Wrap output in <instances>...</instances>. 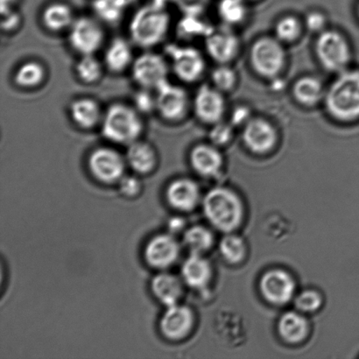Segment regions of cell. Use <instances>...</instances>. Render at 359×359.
<instances>
[{"mask_svg":"<svg viewBox=\"0 0 359 359\" xmlns=\"http://www.w3.org/2000/svg\"><path fill=\"white\" fill-rule=\"evenodd\" d=\"M323 108L332 121L351 124L359 121V69L337 74L327 86Z\"/></svg>","mask_w":359,"mask_h":359,"instance_id":"6da1fadb","label":"cell"},{"mask_svg":"<svg viewBox=\"0 0 359 359\" xmlns=\"http://www.w3.org/2000/svg\"><path fill=\"white\" fill-rule=\"evenodd\" d=\"M144 123L135 107L121 103L110 105L101 122L102 135L111 142L128 145L140 140Z\"/></svg>","mask_w":359,"mask_h":359,"instance_id":"7a4b0ae2","label":"cell"},{"mask_svg":"<svg viewBox=\"0 0 359 359\" xmlns=\"http://www.w3.org/2000/svg\"><path fill=\"white\" fill-rule=\"evenodd\" d=\"M314 53L320 66L334 75L351 68L353 58V48L347 35L332 27L316 35Z\"/></svg>","mask_w":359,"mask_h":359,"instance_id":"3957f363","label":"cell"},{"mask_svg":"<svg viewBox=\"0 0 359 359\" xmlns=\"http://www.w3.org/2000/svg\"><path fill=\"white\" fill-rule=\"evenodd\" d=\"M248 60L257 76L269 81L279 79L287 65L286 45L273 34L262 35L250 47Z\"/></svg>","mask_w":359,"mask_h":359,"instance_id":"277c9868","label":"cell"},{"mask_svg":"<svg viewBox=\"0 0 359 359\" xmlns=\"http://www.w3.org/2000/svg\"><path fill=\"white\" fill-rule=\"evenodd\" d=\"M204 213L218 230L230 232L241 224L243 206L241 199L227 189L210 190L203 201Z\"/></svg>","mask_w":359,"mask_h":359,"instance_id":"5b68a950","label":"cell"},{"mask_svg":"<svg viewBox=\"0 0 359 359\" xmlns=\"http://www.w3.org/2000/svg\"><path fill=\"white\" fill-rule=\"evenodd\" d=\"M170 26V16L166 11L146 7L135 14L130 24V35L140 47H154L166 37Z\"/></svg>","mask_w":359,"mask_h":359,"instance_id":"8992f818","label":"cell"},{"mask_svg":"<svg viewBox=\"0 0 359 359\" xmlns=\"http://www.w3.org/2000/svg\"><path fill=\"white\" fill-rule=\"evenodd\" d=\"M167 55L179 80L186 83L198 82L207 69L205 56L192 46L168 45Z\"/></svg>","mask_w":359,"mask_h":359,"instance_id":"52a82bcc","label":"cell"},{"mask_svg":"<svg viewBox=\"0 0 359 359\" xmlns=\"http://www.w3.org/2000/svg\"><path fill=\"white\" fill-rule=\"evenodd\" d=\"M241 140L246 149L256 156L273 152L280 142V133L269 119L253 116L241 129Z\"/></svg>","mask_w":359,"mask_h":359,"instance_id":"ba28073f","label":"cell"},{"mask_svg":"<svg viewBox=\"0 0 359 359\" xmlns=\"http://www.w3.org/2000/svg\"><path fill=\"white\" fill-rule=\"evenodd\" d=\"M204 47L216 65H231L241 54L242 43L235 28L222 24L205 35Z\"/></svg>","mask_w":359,"mask_h":359,"instance_id":"9c48e42d","label":"cell"},{"mask_svg":"<svg viewBox=\"0 0 359 359\" xmlns=\"http://www.w3.org/2000/svg\"><path fill=\"white\" fill-rule=\"evenodd\" d=\"M156 90V111L161 117L170 122L182 121L192 108L188 91L170 81Z\"/></svg>","mask_w":359,"mask_h":359,"instance_id":"30bf717a","label":"cell"},{"mask_svg":"<svg viewBox=\"0 0 359 359\" xmlns=\"http://www.w3.org/2000/svg\"><path fill=\"white\" fill-rule=\"evenodd\" d=\"M192 110L203 124L212 126L225 119L227 101L225 94L212 84H203L197 89L192 100Z\"/></svg>","mask_w":359,"mask_h":359,"instance_id":"8fae6325","label":"cell"},{"mask_svg":"<svg viewBox=\"0 0 359 359\" xmlns=\"http://www.w3.org/2000/svg\"><path fill=\"white\" fill-rule=\"evenodd\" d=\"M126 157L111 147H97L88 158V168L93 177L107 184L121 181L124 177Z\"/></svg>","mask_w":359,"mask_h":359,"instance_id":"7c38bea8","label":"cell"},{"mask_svg":"<svg viewBox=\"0 0 359 359\" xmlns=\"http://www.w3.org/2000/svg\"><path fill=\"white\" fill-rule=\"evenodd\" d=\"M170 68L166 59L156 53L147 52L135 59L133 79L142 89L156 90L166 83Z\"/></svg>","mask_w":359,"mask_h":359,"instance_id":"4fadbf2b","label":"cell"},{"mask_svg":"<svg viewBox=\"0 0 359 359\" xmlns=\"http://www.w3.org/2000/svg\"><path fill=\"white\" fill-rule=\"evenodd\" d=\"M69 44L81 55H94L102 47L104 32L97 20L81 17L69 28Z\"/></svg>","mask_w":359,"mask_h":359,"instance_id":"5bb4252c","label":"cell"},{"mask_svg":"<svg viewBox=\"0 0 359 359\" xmlns=\"http://www.w3.org/2000/svg\"><path fill=\"white\" fill-rule=\"evenodd\" d=\"M295 283L290 274L283 270H272L264 274L260 280V290L264 297L273 304H285L294 293Z\"/></svg>","mask_w":359,"mask_h":359,"instance_id":"9a60e30c","label":"cell"},{"mask_svg":"<svg viewBox=\"0 0 359 359\" xmlns=\"http://www.w3.org/2000/svg\"><path fill=\"white\" fill-rule=\"evenodd\" d=\"M180 255L178 242L171 235H158L147 243L145 259L154 269H164L173 265Z\"/></svg>","mask_w":359,"mask_h":359,"instance_id":"2e32d148","label":"cell"},{"mask_svg":"<svg viewBox=\"0 0 359 359\" xmlns=\"http://www.w3.org/2000/svg\"><path fill=\"white\" fill-rule=\"evenodd\" d=\"M194 316L186 306L175 304L168 307L161 319L160 328L164 337L170 340L184 339L191 330Z\"/></svg>","mask_w":359,"mask_h":359,"instance_id":"e0dca14e","label":"cell"},{"mask_svg":"<svg viewBox=\"0 0 359 359\" xmlns=\"http://www.w3.org/2000/svg\"><path fill=\"white\" fill-rule=\"evenodd\" d=\"M189 163L194 170L203 177H215L224 165V156L220 147L209 143L194 146L189 153Z\"/></svg>","mask_w":359,"mask_h":359,"instance_id":"ac0fdd59","label":"cell"},{"mask_svg":"<svg viewBox=\"0 0 359 359\" xmlns=\"http://www.w3.org/2000/svg\"><path fill=\"white\" fill-rule=\"evenodd\" d=\"M327 86L318 76L304 75L298 77L292 84L291 95L299 105L315 108L323 104Z\"/></svg>","mask_w":359,"mask_h":359,"instance_id":"d6986e66","label":"cell"},{"mask_svg":"<svg viewBox=\"0 0 359 359\" xmlns=\"http://www.w3.org/2000/svg\"><path fill=\"white\" fill-rule=\"evenodd\" d=\"M166 196L168 203L175 209L189 211L198 203V186L192 180L177 179L168 187Z\"/></svg>","mask_w":359,"mask_h":359,"instance_id":"ffe728a7","label":"cell"},{"mask_svg":"<svg viewBox=\"0 0 359 359\" xmlns=\"http://www.w3.org/2000/svg\"><path fill=\"white\" fill-rule=\"evenodd\" d=\"M126 160L136 173L147 175L156 170L158 154L150 143L138 140L128 146Z\"/></svg>","mask_w":359,"mask_h":359,"instance_id":"44dd1931","label":"cell"},{"mask_svg":"<svg viewBox=\"0 0 359 359\" xmlns=\"http://www.w3.org/2000/svg\"><path fill=\"white\" fill-rule=\"evenodd\" d=\"M69 115L81 129L90 130L101 124L103 111L100 104L90 97H81L70 104Z\"/></svg>","mask_w":359,"mask_h":359,"instance_id":"7402d4cb","label":"cell"},{"mask_svg":"<svg viewBox=\"0 0 359 359\" xmlns=\"http://www.w3.org/2000/svg\"><path fill=\"white\" fill-rule=\"evenodd\" d=\"M151 290L154 297L161 304L167 306V308L177 304L182 294L181 280L168 273H161L154 277L151 283Z\"/></svg>","mask_w":359,"mask_h":359,"instance_id":"603a6c76","label":"cell"},{"mask_svg":"<svg viewBox=\"0 0 359 359\" xmlns=\"http://www.w3.org/2000/svg\"><path fill=\"white\" fill-rule=\"evenodd\" d=\"M183 280L189 286L202 288L209 283L211 277V267L208 260L201 255L191 253L183 263L182 267Z\"/></svg>","mask_w":359,"mask_h":359,"instance_id":"cb8c5ba5","label":"cell"},{"mask_svg":"<svg viewBox=\"0 0 359 359\" xmlns=\"http://www.w3.org/2000/svg\"><path fill=\"white\" fill-rule=\"evenodd\" d=\"M135 61L132 48L128 41L116 38L108 46L104 54V65L112 73H121L133 65Z\"/></svg>","mask_w":359,"mask_h":359,"instance_id":"d4e9b609","label":"cell"},{"mask_svg":"<svg viewBox=\"0 0 359 359\" xmlns=\"http://www.w3.org/2000/svg\"><path fill=\"white\" fill-rule=\"evenodd\" d=\"M302 18L293 13L283 14L273 24V35L284 45L297 43L305 32Z\"/></svg>","mask_w":359,"mask_h":359,"instance_id":"484cf974","label":"cell"},{"mask_svg":"<svg viewBox=\"0 0 359 359\" xmlns=\"http://www.w3.org/2000/svg\"><path fill=\"white\" fill-rule=\"evenodd\" d=\"M248 0H219L217 12L221 23L237 28L245 24L250 15Z\"/></svg>","mask_w":359,"mask_h":359,"instance_id":"4316f807","label":"cell"},{"mask_svg":"<svg viewBox=\"0 0 359 359\" xmlns=\"http://www.w3.org/2000/svg\"><path fill=\"white\" fill-rule=\"evenodd\" d=\"M41 20L48 30L62 32L72 26L75 18L72 9L68 5L54 3L46 7Z\"/></svg>","mask_w":359,"mask_h":359,"instance_id":"83f0119b","label":"cell"},{"mask_svg":"<svg viewBox=\"0 0 359 359\" xmlns=\"http://www.w3.org/2000/svg\"><path fill=\"white\" fill-rule=\"evenodd\" d=\"M279 332L287 342L292 344L301 342L308 335L307 320L297 313H286L280 320Z\"/></svg>","mask_w":359,"mask_h":359,"instance_id":"f1b7e54d","label":"cell"},{"mask_svg":"<svg viewBox=\"0 0 359 359\" xmlns=\"http://www.w3.org/2000/svg\"><path fill=\"white\" fill-rule=\"evenodd\" d=\"M46 79L45 67L41 62L29 61L21 65L14 74L13 80L23 89L40 86Z\"/></svg>","mask_w":359,"mask_h":359,"instance_id":"f546056e","label":"cell"},{"mask_svg":"<svg viewBox=\"0 0 359 359\" xmlns=\"http://www.w3.org/2000/svg\"><path fill=\"white\" fill-rule=\"evenodd\" d=\"M238 83V72L231 65H217L211 70L210 84L222 93H231L237 87Z\"/></svg>","mask_w":359,"mask_h":359,"instance_id":"4dcf8cb0","label":"cell"},{"mask_svg":"<svg viewBox=\"0 0 359 359\" xmlns=\"http://www.w3.org/2000/svg\"><path fill=\"white\" fill-rule=\"evenodd\" d=\"M76 75L83 83H97L104 74V67L94 55H82L76 65Z\"/></svg>","mask_w":359,"mask_h":359,"instance_id":"1f68e13d","label":"cell"},{"mask_svg":"<svg viewBox=\"0 0 359 359\" xmlns=\"http://www.w3.org/2000/svg\"><path fill=\"white\" fill-rule=\"evenodd\" d=\"M184 244L191 253L202 255L212 245L213 236L206 228L194 226L185 232Z\"/></svg>","mask_w":359,"mask_h":359,"instance_id":"d6a6232c","label":"cell"},{"mask_svg":"<svg viewBox=\"0 0 359 359\" xmlns=\"http://www.w3.org/2000/svg\"><path fill=\"white\" fill-rule=\"evenodd\" d=\"M220 251L222 255L229 262H241L244 259L245 255V243L238 236H225L220 243Z\"/></svg>","mask_w":359,"mask_h":359,"instance_id":"836d02e7","label":"cell"},{"mask_svg":"<svg viewBox=\"0 0 359 359\" xmlns=\"http://www.w3.org/2000/svg\"><path fill=\"white\" fill-rule=\"evenodd\" d=\"M236 129L226 119L210 126L209 132V142L218 147H226L233 142Z\"/></svg>","mask_w":359,"mask_h":359,"instance_id":"e575fe53","label":"cell"},{"mask_svg":"<svg viewBox=\"0 0 359 359\" xmlns=\"http://www.w3.org/2000/svg\"><path fill=\"white\" fill-rule=\"evenodd\" d=\"M306 31H309L315 35L329 28L330 19L328 14L320 9H312L308 11L302 17Z\"/></svg>","mask_w":359,"mask_h":359,"instance_id":"d590c367","label":"cell"},{"mask_svg":"<svg viewBox=\"0 0 359 359\" xmlns=\"http://www.w3.org/2000/svg\"><path fill=\"white\" fill-rule=\"evenodd\" d=\"M322 297L318 292L307 290L302 292L295 299V306L302 312H314L321 307Z\"/></svg>","mask_w":359,"mask_h":359,"instance_id":"8d00e7d4","label":"cell"},{"mask_svg":"<svg viewBox=\"0 0 359 359\" xmlns=\"http://www.w3.org/2000/svg\"><path fill=\"white\" fill-rule=\"evenodd\" d=\"M253 117L252 109L245 104L236 105L229 114L228 121L234 126L236 129L244 128Z\"/></svg>","mask_w":359,"mask_h":359,"instance_id":"74e56055","label":"cell"},{"mask_svg":"<svg viewBox=\"0 0 359 359\" xmlns=\"http://www.w3.org/2000/svg\"><path fill=\"white\" fill-rule=\"evenodd\" d=\"M149 90L143 89L135 96V108L140 114H150L156 110V95L151 94Z\"/></svg>","mask_w":359,"mask_h":359,"instance_id":"f35d334b","label":"cell"},{"mask_svg":"<svg viewBox=\"0 0 359 359\" xmlns=\"http://www.w3.org/2000/svg\"><path fill=\"white\" fill-rule=\"evenodd\" d=\"M118 182L119 188L126 196H136L142 189V182L135 177H123Z\"/></svg>","mask_w":359,"mask_h":359,"instance_id":"ab89813d","label":"cell"},{"mask_svg":"<svg viewBox=\"0 0 359 359\" xmlns=\"http://www.w3.org/2000/svg\"><path fill=\"white\" fill-rule=\"evenodd\" d=\"M20 18L19 14L10 11L2 14V28L5 31H12L19 26Z\"/></svg>","mask_w":359,"mask_h":359,"instance_id":"60d3db41","label":"cell"},{"mask_svg":"<svg viewBox=\"0 0 359 359\" xmlns=\"http://www.w3.org/2000/svg\"><path fill=\"white\" fill-rule=\"evenodd\" d=\"M183 226H184V221L180 217L171 218L170 224H168V227L173 232H178L182 230Z\"/></svg>","mask_w":359,"mask_h":359,"instance_id":"b9f144b4","label":"cell"},{"mask_svg":"<svg viewBox=\"0 0 359 359\" xmlns=\"http://www.w3.org/2000/svg\"><path fill=\"white\" fill-rule=\"evenodd\" d=\"M16 0H1V14L8 13L12 10V6Z\"/></svg>","mask_w":359,"mask_h":359,"instance_id":"7bdbcfd3","label":"cell"},{"mask_svg":"<svg viewBox=\"0 0 359 359\" xmlns=\"http://www.w3.org/2000/svg\"><path fill=\"white\" fill-rule=\"evenodd\" d=\"M357 14H358V17L359 18V0L357 4Z\"/></svg>","mask_w":359,"mask_h":359,"instance_id":"ee69618b","label":"cell"},{"mask_svg":"<svg viewBox=\"0 0 359 359\" xmlns=\"http://www.w3.org/2000/svg\"><path fill=\"white\" fill-rule=\"evenodd\" d=\"M249 2H259L260 0H248Z\"/></svg>","mask_w":359,"mask_h":359,"instance_id":"f6af8a7d","label":"cell"}]
</instances>
